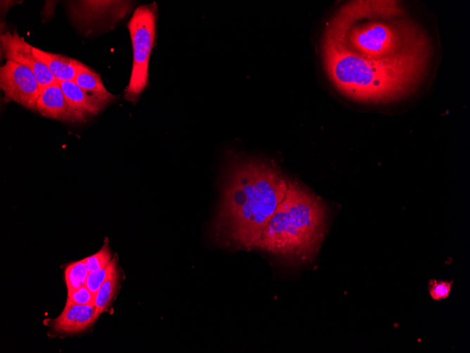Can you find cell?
Returning <instances> with one entry per match:
<instances>
[{"label":"cell","instance_id":"obj_7","mask_svg":"<svg viewBox=\"0 0 470 353\" xmlns=\"http://www.w3.org/2000/svg\"><path fill=\"white\" fill-rule=\"evenodd\" d=\"M1 47L4 57L30 68L34 74L41 91L58 82L50 70L33 52V47L16 30L6 31L1 35Z\"/></svg>","mask_w":470,"mask_h":353},{"label":"cell","instance_id":"obj_16","mask_svg":"<svg viewBox=\"0 0 470 353\" xmlns=\"http://www.w3.org/2000/svg\"><path fill=\"white\" fill-rule=\"evenodd\" d=\"M111 259L112 252L106 242L99 251L83 260L88 271L91 272L108 266Z\"/></svg>","mask_w":470,"mask_h":353},{"label":"cell","instance_id":"obj_8","mask_svg":"<svg viewBox=\"0 0 470 353\" xmlns=\"http://www.w3.org/2000/svg\"><path fill=\"white\" fill-rule=\"evenodd\" d=\"M131 9L127 1H72L70 12L80 23H101L113 25L123 18Z\"/></svg>","mask_w":470,"mask_h":353},{"label":"cell","instance_id":"obj_18","mask_svg":"<svg viewBox=\"0 0 470 353\" xmlns=\"http://www.w3.org/2000/svg\"><path fill=\"white\" fill-rule=\"evenodd\" d=\"M96 295L86 285L68 290L67 299L77 304H95Z\"/></svg>","mask_w":470,"mask_h":353},{"label":"cell","instance_id":"obj_10","mask_svg":"<svg viewBox=\"0 0 470 353\" xmlns=\"http://www.w3.org/2000/svg\"><path fill=\"white\" fill-rule=\"evenodd\" d=\"M95 304H77L67 299L61 315L53 323L57 331L73 333L82 331L98 318Z\"/></svg>","mask_w":470,"mask_h":353},{"label":"cell","instance_id":"obj_11","mask_svg":"<svg viewBox=\"0 0 470 353\" xmlns=\"http://www.w3.org/2000/svg\"><path fill=\"white\" fill-rule=\"evenodd\" d=\"M34 55L44 62L58 82L74 81L85 64L72 58L33 47Z\"/></svg>","mask_w":470,"mask_h":353},{"label":"cell","instance_id":"obj_4","mask_svg":"<svg viewBox=\"0 0 470 353\" xmlns=\"http://www.w3.org/2000/svg\"><path fill=\"white\" fill-rule=\"evenodd\" d=\"M327 218L323 201L288 177L284 198L253 249L269 253L289 266L308 264L320 249Z\"/></svg>","mask_w":470,"mask_h":353},{"label":"cell","instance_id":"obj_1","mask_svg":"<svg viewBox=\"0 0 470 353\" xmlns=\"http://www.w3.org/2000/svg\"><path fill=\"white\" fill-rule=\"evenodd\" d=\"M288 178L267 159L229 155L212 227L217 242L253 249L284 198Z\"/></svg>","mask_w":470,"mask_h":353},{"label":"cell","instance_id":"obj_6","mask_svg":"<svg viewBox=\"0 0 470 353\" xmlns=\"http://www.w3.org/2000/svg\"><path fill=\"white\" fill-rule=\"evenodd\" d=\"M0 87L6 103L13 101L26 109L37 110L41 89L34 74L27 67L6 60L0 70Z\"/></svg>","mask_w":470,"mask_h":353},{"label":"cell","instance_id":"obj_2","mask_svg":"<svg viewBox=\"0 0 470 353\" xmlns=\"http://www.w3.org/2000/svg\"><path fill=\"white\" fill-rule=\"evenodd\" d=\"M324 36L377 63L427 61V37L402 7L390 1H353L341 6Z\"/></svg>","mask_w":470,"mask_h":353},{"label":"cell","instance_id":"obj_13","mask_svg":"<svg viewBox=\"0 0 470 353\" xmlns=\"http://www.w3.org/2000/svg\"><path fill=\"white\" fill-rule=\"evenodd\" d=\"M74 82L85 92L107 104L116 99V96L106 89L100 75L86 65L79 71Z\"/></svg>","mask_w":470,"mask_h":353},{"label":"cell","instance_id":"obj_5","mask_svg":"<svg viewBox=\"0 0 470 353\" xmlns=\"http://www.w3.org/2000/svg\"><path fill=\"white\" fill-rule=\"evenodd\" d=\"M157 4L137 7L131 17L127 27L129 32L133 62L128 85L124 97L135 104L148 82V65L156 38Z\"/></svg>","mask_w":470,"mask_h":353},{"label":"cell","instance_id":"obj_14","mask_svg":"<svg viewBox=\"0 0 470 353\" xmlns=\"http://www.w3.org/2000/svg\"><path fill=\"white\" fill-rule=\"evenodd\" d=\"M118 272L115 264L96 295V316L104 312L110 306L118 288Z\"/></svg>","mask_w":470,"mask_h":353},{"label":"cell","instance_id":"obj_19","mask_svg":"<svg viewBox=\"0 0 470 353\" xmlns=\"http://www.w3.org/2000/svg\"><path fill=\"white\" fill-rule=\"evenodd\" d=\"M452 281L430 280L428 291L431 298L439 301L447 298L450 293Z\"/></svg>","mask_w":470,"mask_h":353},{"label":"cell","instance_id":"obj_9","mask_svg":"<svg viewBox=\"0 0 470 353\" xmlns=\"http://www.w3.org/2000/svg\"><path fill=\"white\" fill-rule=\"evenodd\" d=\"M37 110L43 116L68 123H83L87 116L72 108L58 82L44 88L37 101Z\"/></svg>","mask_w":470,"mask_h":353},{"label":"cell","instance_id":"obj_15","mask_svg":"<svg viewBox=\"0 0 470 353\" xmlns=\"http://www.w3.org/2000/svg\"><path fill=\"white\" fill-rule=\"evenodd\" d=\"M89 271L84 260L68 265L65 270V280L68 290H72L86 285Z\"/></svg>","mask_w":470,"mask_h":353},{"label":"cell","instance_id":"obj_17","mask_svg":"<svg viewBox=\"0 0 470 353\" xmlns=\"http://www.w3.org/2000/svg\"><path fill=\"white\" fill-rule=\"evenodd\" d=\"M115 264V258L113 257L108 266L102 268L89 272L86 282V286L87 288L93 293L96 295L99 288Z\"/></svg>","mask_w":470,"mask_h":353},{"label":"cell","instance_id":"obj_12","mask_svg":"<svg viewBox=\"0 0 470 353\" xmlns=\"http://www.w3.org/2000/svg\"><path fill=\"white\" fill-rule=\"evenodd\" d=\"M58 83L70 106L87 116L98 114L108 105L85 92L74 81Z\"/></svg>","mask_w":470,"mask_h":353},{"label":"cell","instance_id":"obj_3","mask_svg":"<svg viewBox=\"0 0 470 353\" xmlns=\"http://www.w3.org/2000/svg\"><path fill=\"white\" fill-rule=\"evenodd\" d=\"M322 56L333 86L346 97L363 102L388 101L410 94L421 81L427 64V61H371L324 35Z\"/></svg>","mask_w":470,"mask_h":353}]
</instances>
